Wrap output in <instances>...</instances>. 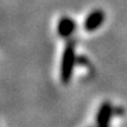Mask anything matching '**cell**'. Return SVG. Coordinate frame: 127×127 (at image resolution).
Wrapping results in <instances>:
<instances>
[{
  "mask_svg": "<svg viewBox=\"0 0 127 127\" xmlns=\"http://www.w3.org/2000/svg\"><path fill=\"white\" fill-rule=\"evenodd\" d=\"M98 127H109V126H98Z\"/></svg>",
  "mask_w": 127,
  "mask_h": 127,
  "instance_id": "5",
  "label": "cell"
},
{
  "mask_svg": "<svg viewBox=\"0 0 127 127\" xmlns=\"http://www.w3.org/2000/svg\"><path fill=\"white\" fill-rule=\"evenodd\" d=\"M105 13L101 9H95L88 14L84 23V28L86 32H94L104 24Z\"/></svg>",
  "mask_w": 127,
  "mask_h": 127,
  "instance_id": "2",
  "label": "cell"
},
{
  "mask_svg": "<svg viewBox=\"0 0 127 127\" xmlns=\"http://www.w3.org/2000/svg\"><path fill=\"white\" fill-rule=\"evenodd\" d=\"M113 115V107L109 101H105L100 106L96 114V126H109V121Z\"/></svg>",
  "mask_w": 127,
  "mask_h": 127,
  "instance_id": "4",
  "label": "cell"
},
{
  "mask_svg": "<svg viewBox=\"0 0 127 127\" xmlns=\"http://www.w3.org/2000/svg\"><path fill=\"white\" fill-rule=\"evenodd\" d=\"M77 28L75 21L69 17H61L57 25V32L61 38H69Z\"/></svg>",
  "mask_w": 127,
  "mask_h": 127,
  "instance_id": "3",
  "label": "cell"
},
{
  "mask_svg": "<svg viewBox=\"0 0 127 127\" xmlns=\"http://www.w3.org/2000/svg\"><path fill=\"white\" fill-rule=\"evenodd\" d=\"M75 64H77L75 41L71 40L66 44V47L61 57V64H60V80L64 84H68L72 80Z\"/></svg>",
  "mask_w": 127,
  "mask_h": 127,
  "instance_id": "1",
  "label": "cell"
}]
</instances>
